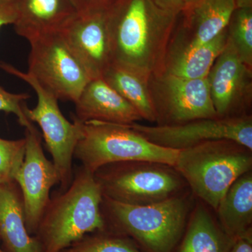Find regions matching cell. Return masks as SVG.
<instances>
[{
	"instance_id": "obj_8",
	"label": "cell",
	"mask_w": 252,
	"mask_h": 252,
	"mask_svg": "<svg viewBox=\"0 0 252 252\" xmlns=\"http://www.w3.org/2000/svg\"><path fill=\"white\" fill-rule=\"evenodd\" d=\"M28 71L59 100L75 102L91 77L61 33L32 41Z\"/></svg>"
},
{
	"instance_id": "obj_22",
	"label": "cell",
	"mask_w": 252,
	"mask_h": 252,
	"mask_svg": "<svg viewBox=\"0 0 252 252\" xmlns=\"http://www.w3.org/2000/svg\"><path fill=\"white\" fill-rule=\"evenodd\" d=\"M228 27V37L244 63L252 65V9H236Z\"/></svg>"
},
{
	"instance_id": "obj_16",
	"label": "cell",
	"mask_w": 252,
	"mask_h": 252,
	"mask_svg": "<svg viewBox=\"0 0 252 252\" xmlns=\"http://www.w3.org/2000/svg\"><path fill=\"white\" fill-rule=\"evenodd\" d=\"M0 240L8 252H43L28 230L21 190L16 182L0 185Z\"/></svg>"
},
{
	"instance_id": "obj_28",
	"label": "cell",
	"mask_w": 252,
	"mask_h": 252,
	"mask_svg": "<svg viewBox=\"0 0 252 252\" xmlns=\"http://www.w3.org/2000/svg\"><path fill=\"white\" fill-rule=\"evenodd\" d=\"M228 252H252L251 230L237 238Z\"/></svg>"
},
{
	"instance_id": "obj_23",
	"label": "cell",
	"mask_w": 252,
	"mask_h": 252,
	"mask_svg": "<svg viewBox=\"0 0 252 252\" xmlns=\"http://www.w3.org/2000/svg\"><path fill=\"white\" fill-rule=\"evenodd\" d=\"M104 231L86 235L61 252H141L127 239Z\"/></svg>"
},
{
	"instance_id": "obj_27",
	"label": "cell",
	"mask_w": 252,
	"mask_h": 252,
	"mask_svg": "<svg viewBox=\"0 0 252 252\" xmlns=\"http://www.w3.org/2000/svg\"><path fill=\"white\" fill-rule=\"evenodd\" d=\"M16 19L15 0H0V29L6 25H14Z\"/></svg>"
},
{
	"instance_id": "obj_26",
	"label": "cell",
	"mask_w": 252,
	"mask_h": 252,
	"mask_svg": "<svg viewBox=\"0 0 252 252\" xmlns=\"http://www.w3.org/2000/svg\"><path fill=\"white\" fill-rule=\"evenodd\" d=\"M77 13L109 9L117 0H72Z\"/></svg>"
},
{
	"instance_id": "obj_4",
	"label": "cell",
	"mask_w": 252,
	"mask_h": 252,
	"mask_svg": "<svg viewBox=\"0 0 252 252\" xmlns=\"http://www.w3.org/2000/svg\"><path fill=\"white\" fill-rule=\"evenodd\" d=\"M106 223L130 235L150 252H172L183 234L189 211L182 193L148 205L122 203L103 196Z\"/></svg>"
},
{
	"instance_id": "obj_24",
	"label": "cell",
	"mask_w": 252,
	"mask_h": 252,
	"mask_svg": "<svg viewBox=\"0 0 252 252\" xmlns=\"http://www.w3.org/2000/svg\"><path fill=\"white\" fill-rule=\"evenodd\" d=\"M26 138L16 140L0 138V185L15 182L26 154Z\"/></svg>"
},
{
	"instance_id": "obj_30",
	"label": "cell",
	"mask_w": 252,
	"mask_h": 252,
	"mask_svg": "<svg viewBox=\"0 0 252 252\" xmlns=\"http://www.w3.org/2000/svg\"><path fill=\"white\" fill-rule=\"evenodd\" d=\"M236 9H252V0H235Z\"/></svg>"
},
{
	"instance_id": "obj_18",
	"label": "cell",
	"mask_w": 252,
	"mask_h": 252,
	"mask_svg": "<svg viewBox=\"0 0 252 252\" xmlns=\"http://www.w3.org/2000/svg\"><path fill=\"white\" fill-rule=\"evenodd\" d=\"M233 238L217 225L208 209L198 205L191 214L180 252H228Z\"/></svg>"
},
{
	"instance_id": "obj_12",
	"label": "cell",
	"mask_w": 252,
	"mask_h": 252,
	"mask_svg": "<svg viewBox=\"0 0 252 252\" xmlns=\"http://www.w3.org/2000/svg\"><path fill=\"white\" fill-rule=\"evenodd\" d=\"M160 84L162 110L171 124L220 118L214 107L207 77L186 79L165 73Z\"/></svg>"
},
{
	"instance_id": "obj_2",
	"label": "cell",
	"mask_w": 252,
	"mask_h": 252,
	"mask_svg": "<svg viewBox=\"0 0 252 252\" xmlns=\"http://www.w3.org/2000/svg\"><path fill=\"white\" fill-rule=\"evenodd\" d=\"M103 194L94 175L81 167L70 185L51 197L35 234L43 252H61L86 235L105 230Z\"/></svg>"
},
{
	"instance_id": "obj_31",
	"label": "cell",
	"mask_w": 252,
	"mask_h": 252,
	"mask_svg": "<svg viewBox=\"0 0 252 252\" xmlns=\"http://www.w3.org/2000/svg\"><path fill=\"white\" fill-rule=\"evenodd\" d=\"M200 0H185L186 9H188L191 8L193 5L196 4Z\"/></svg>"
},
{
	"instance_id": "obj_3",
	"label": "cell",
	"mask_w": 252,
	"mask_h": 252,
	"mask_svg": "<svg viewBox=\"0 0 252 252\" xmlns=\"http://www.w3.org/2000/svg\"><path fill=\"white\" fill-rule=\"evenodd\" d=\"M252 167V150L228 140L180 150L174 166L194 194L215 211L230 186Z\"/></svg>"
},
{
	"instance_id": "obj_10",
	"label": "cell",
	"mask_w": 252,
	"mask_h": 252,
	"mask_svg": "<svg viewBox=\"0 0 252 252\" xmlns=\"http://www.w3.org/2000/svg\"><path fill=\"white\" fill-rule=\"evenodd\" d=\"M25 138L24 160L15 182L22 195L28 230L32 235L49 203L51 189L59 184L60 179L54 162L44 154L40 134L34 126L26 129Z\"/></svg>"
},
{
	"instance_id": "obj_9",
	"label": "cell",
	"mask_w": 252,
	"mask_h": 252,
	"mask_svg": "<svg viewBox=\"0 0 252 252\" xmlns=\"http://www.w3.org/2000/svg\"><path fill=\"white\" fill-rule=\"evenodd\" d=\"M130 126L147 140L165 148L182 150L208 141L228 140L252 151V121L250 117L199 119L157 126L135 123Z\"/></svg>"
},
{
	"instance_id": "obj_1",
	"label": "cell",
	"mask_w": 252,
	"mask_h": 252,
	"mask_svg": "<svg viewBox=\"0 0 252 252\" xmlns=\"http://www.w3.org/2000/svg\"><path fill=\"white\" fill-rule=\"evenodd\" d=\"M176 16L154 0H117L108 10L113 62L148 77Z\"/></svg>"
},
{
	"instance_id": "obj_15",
	"label": "cell",
	"mask_w": 252,
	"mask_h": 252,
	"mask_svg": "<svg viewBox=\"0 0 252 252\" xmlns=\"http://www.w3.org/2000/svg\"><path fill=\"white\" fill-rule=\"evenodd\" d=\"M14 29L28 42L61 33L77 14L72 0H15Z\"/></svg>"
},
{
	"instance_id": "obj_17",
	"label": "cell",
	"mask_w": 252,
	"mask_h": 252,
	"mask_svg": "<svg viewBox=\"0 0 252 252\" xmlns=\"http://www.w3.org/2000/svg\"><path fill=\"white\" fill-rule=\"evenodd\" d=\"M216 211L223 231L233 240L251 230L252 171L240 176L233 182Z\"/></svg>"
},
{
	"instance_id": "obj_20",
	"label": "cell",
	"mask_w": 252,
	"mask_h": 252,
	"mask_svg": "<svg viewBox=\"0 0 252 252\" xmlns=\"http://www.w3.org/2000/svg\"><path fill=\"white\" fill-rule=\"evenodd\" d=\"M102 78L137 109L142 119L150 122L157 120V109L144 81L145 78L115 62L106 69Z\"/></svg>"
},
{
	"instance_id": "obj_6",
	"label": "cell",
	"mask_w": 252,
	"mask_h": 252,
	"mask_svg": "<svg viewBox=\"0 0 252 252\" xmlns=\"http://www.w3.org/2000/svg\"><path fill=\"white\" fill-rule=\"evenodd\" d=\"M94 175L104 197L129 205L158 203L180 195L187 185L175 167L157 162H114Z\"/></svg>"
},
{
	"instance_id": "obj_7",
	"label": "cell",
	"mask_w": 252,
	"mask_h": 252,
	"mask_svg": "<svg viewBox=\"0 0 252 252\" xmlns=\"http://www.w3.org/2000/svg\"><path fill=\"white\" fill-rule=\"evenodd\" d=\"M0 67L9 74L22 79L32 88L37 95V104L33 109L26 106L25 112L32 123H36L52 162L59 173L61 191L65 190L73 179L72 161L74 150L80 137V126L69 122L60 109L59 99L43 89L29 73L23 72L7 63H0Z\"/></svg>"
},
{
	"instance_id": "obj_13",
	"label": "cell",
	"mask_w": 252,
	"mask_h": 252,
	"mask_svg": "<svg viewBox=\"0 0 252 252\" xmlns=\"http://www.w3.org/2000/svg\"><path fill=\"white\" fill-rule=\"evenodd\" d=\"M251 68L244 63L228 39L207 76L217 116L225 117L250 91Z\"/></svg>"
},
{
	"instance_id": "obj_21",
	"label": "cell",
	"mask_w": 252,
	"mask_h": 252,
	"mask_svg": "<svg viewBox=\"0 0 252 252\" xmlns=\"http://www.w3.org/2000/svg\"><path fill=\"white\" fill-rule=\"evenodd\" d=\"M190 9L194 34L189 44L200 45L227 29L236 7L235 0H200Z\"/></svg>"
},
{
	"instance_id": "obj_32",
	"label": "cell",
	"mask_w": 252,
	"mask_h": 252,
	"mask_svg": "<svg viewBox=\"0 0 252 252\" xmlns=\"http://www.w3.org/2000/svg\"><path fill=\"white\" fill-rule=\"evenodd\" d=\"M0 241H1V240H0ZM0 252H3V250H1V247H0Z\"/></svg>"
},
{
	"instance_id": "obj_19",
	"label": "cell",
	"mask_w": 252,
	"mask_h": 252,
	"mask_svg": "<svg viewBox=\"0 0 252 252\" xmlns=\"http://www.w3.org/2000/svg\"><path fill=\"white\" fill-rule=\"evenodd\" d=\"M228 40L227 29L212 40L200 45L186 46L169 64L167 74L186 79H203L210 69Z\"/></svg>"
},
{
	"instance_id": "obj_11",
	"label": "cell",
	"mask_w": 252,
	"mask_h": 252,
	"mask_svg": "<svg viewBox=\"0 0 252 252\" xmlns=\"http://www.w3.org/2000/svg\"><path fill=\"white\" fill-rule=\"evenodd\" d=\"M108 10L77 13L61 33L92 79L102 77L113 63Z\"/></svg>"
},
{
	"instance_id": "obj_29",
	"label": "cell",
	"mask_w": 252,
	"mask_h": 252,
	"mask_svg": "<svg viewBox=\"0 0 252 252\" xmlns=\"http://www.w3.org/2000/svg\"><path fill=\"white\" fill-rule=\"evenodd\" d=\"M154 1L162 9L175 15L186 9L185 0H154Z\"/></svg>"
},
{
	"instance_id": "obj_14",
	"label": "cell",
	"mask_w": 252,
	"mask_h": 252,
	"mask_svg": "<svg viewBox=\"0 0 252 252\" xmlns=\"http://www.w3.org/2000/svg\"><path fill=\"white\" fill-rule=\"evenodd\" d=\"M74 104L72 119L79 123L97 121L130 125L142 119L137 109L102 77L89 81Z\"/></svg>"
},
{
	"instance_id": "obj_25",
	"label": "cell",
	"mask_w": 252,
	"mask_h": 252,
	"mask_svg": "<svg viewBox=\"0 0 252 252\" xmlns=\"http://www.w3.org/2000/svg\"><path fill=\"white\" fill-rule=\"evenodd\" d=\"M29 98L31 95L27 93L12 94L0 86V112L14 114L17 117L20 125L26 129L29 128L34 126L25 112L27 106L26 101Z\"/></svg>"
},
{
	"instance_id": "obj_5",
	"label": "cell",
	"mask_w": 252,
	"mask_h": 252,
	"mask_svg": "<svg viewBox=\"0 0 252 252\" xmlns=\"http://www.w3.org/2000/svg\"><path fill=\"white\" fill-rule=\"evenodd\" d=\"M78 123L80 137L74 158L91 173L104 165L119 162L150 161L175 165L180 150L152 143L134 130L130 124L97 121Z\"/></svg>"
}]
</instances>
